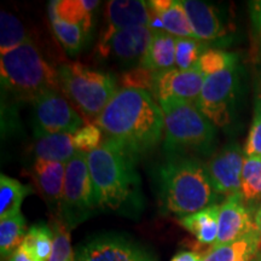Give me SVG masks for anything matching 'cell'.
I'll list each match as a JSON object with an SVG mask.
<instances>
[{"label": "cell", "instance_id": "f1b7e54d", "mask_svg": "<svg viewBox=\"0 0 261 261\" xmlns=\"http://www.w3.org/2000/svg\"><path fill=\"white\" fill-rule=\"evenodd\" d=\"M207 44L195 38H175V67L180 70L197 68L202 55L208 50Z\"/></svg>", "mask_w": 261, "mask_h": 261}, {"label": "cell", "instance_id": "d6986e66", "mask_svg": "<svg viewBox=\"0 0 261 261\" xmlns=\"http://www.w3.org/2000/svg\"><path fill=\"white\" fill-rule=\"evenodd\" d=\"M219 204H212L194 214L180 218L179 224L191 232L201 244H215L219 232Z\"/></svg>", "mask_w": 261, "mask_h": 261}, {"label": "cell", "instance_id": "30bf717a", "mask_svg": "<svg viewBox=\"0 0 261 261\" xmlns=\"http://www.w3.org/2000/svg\"><path fill=\"white\" fill-rule=\"evenodd\" d=\"M244 152L237 143L225 145L205 165L208 177L218 195H233L242 189Z\"/></svg>", "mask_w": 261, "mask_h": 261}, {"label": "cell", "instance_id": "4fadbf2b", "mask_svg": "<svg viewBox=\"0 0 261 261\" xmlns=\"http://www.w3.org/2000/svg\"><path fill=\"white\" fill-rule=\"evenodd\" d=\"M205 75L195 68L180 70L177 68L155 73L151 92L158 100L177 98V99L197 102L203 89Z\"/></svg>", "mask_w": 261, "mask_h": 261}, {"label": "cell", "instance_id": "ab89813d", "mask_svg": "<svg viewBox=\"0 0 261 261\" xmlns=\"http://www.w3.org/2000/svg\"><path fill=\"white\" fill-rule=\"evenodd\" d=\"M254 220H255V225H256L257 231H259L260 234H261V202H260L259 207H257V211H256L255 215H254Z\"/></svg>", "mask_w": 261, "mask_h": 261}, {"label": "cell", "instance_id": "484cf974", "mask_svg": "<svg viewBox=\"0 0 261 261\" xmlns=\"http://www.w3.org/2000/svg\"><path fill=\"white\" fill-rule=\"evenodd\" d=\"M27 224L22 213L0 220V253L3 257H10L21 247L27 234Z\"/></svg>", "mask_w": 261, "mask_h": 261}, {"label": "cell", "instance_id": "74e56055", "mask_svg": "<svg viewBox=\"0 0 261 261\" xmlns=\"http://www.w3.org/2000/svg\"><path fill=\"white\" fill-rule=\"evenodd\" d=\"M202 260H203V255H202L201 253L188 252V250H184V252L175 254V255L172 257L171 261H202Z\"/></svg>", "mask_w": 261, "mask_h": 261}, {"label": "cell", "instance_id": "8fae6325", "mask_svg": "<svg viewBox=\"0 0 261 261\" xmlns=\"http://www.w3.org/2000/svg\"><path fill=\"white\" fill-rule=\"evenodd\" d=\"M152 37L154 31L148 25L122 29L112 37L99 39L97 54L102 58H114L121 62L139 61L140 63Z\"/></svg>", "mask_w": 261, "mask_h": 261}, {"label": "cell", "instance_id": "3957f363", "mask_svg": "<svg viewBox=\"0 0 261 261\" xmlns=\"http://www.w3.org/2000/svg\"><path fill=\"white\" fill-rule=\"evenodd\" d=\"M163 208L180 218L215 204L214 191L205 165L195 158H169L159 171Z\"/></svg>", "mask_w": 261, "mask_h": 261}, {"label": "cell", "instance_id": "e0dca14e", "mask_svg": "<svg viewBox=\"0 0 261 261\" xmlns=\"http://www.w3.org/2000/svg\"><path fill=\"white\" fill-rule=\"evenodd\" d=\"M67 163L35 160L34 179L45 200L61 207Z\"/></svg>", "mask_w": 261, "mask_h": 261}, {"label": "cell", "instance_id": "1f68e13d", "mask_svg": "<svg viewBox=\"0 0 261 261\" xmlns=\"http://www.w3.org/2000/svg\"><path fill=\"white\" fill-rule=\"evenodd\" d=\"M244 156H261V90L256 86L255 100H254V115L249 128L246 146L243 149Z\"/></svg>", "mask_w": 261, "mask_h": 261}, {"label": "cell", "instance_id": "d590c367", "mask_svg": "<svg viewBox=\"0 0 261 261\" xmlns=\"http://www.w3.org/2000/svg\"><path fill=\"white\" fill-rule=\"evenodd\" d=\"M261 173V156L244 158L242 171V184L250 181Z\"/></svg>", "mask_w": 261, "mask_h": 261}, {"label": "cell", "instance_id": "ac0fdd59", "mask_svg": "<svg viewBox=\"0 0 261 261\" xmlns=\"http://www.w3.org/2000/svg\"><path fill=\"white\" fill-rule=\"evenodd\" d=\"M261 250V234L257 228L234 242L212 246L205 252L202 261H241L253 259Z\"/></svg>", "mask_w": 261, "mask_h": 261}, {"label": "cell", "instance_id": "4dcf8cb0", "mask_svg": "<svg viewBox=\"0 0 261 261\" xmlns=\"http://www.w3.org/2000/svg\"><path fill=\"white\" fill-rule=\"evenodd\" d=\"M54 247L47 261H74L73 248L70 243V231L67 224L61 219H55L52 224Z\"/></svg>", "mask_w": 261, "mask_h": 261}, {"label": "cell", "instance_id": "2e32d148", "mask_svg": "<svg viewBox=\"0 0 261 261\" xmlns=\"http://www.w3.org/2000/svg\"><path fill=\"white\" fill-rule=\"evenodd\" d=\"M151 23L148 2L140 0H112L106 8V27L99 39H107L122 29Z\"/></svg>", "mask_w": 261, "mask_h": 261}, {"label": "cell", "instance_id": "ffe728a7", "mask_svg": "<svg viewBox=\"0 0 261 261\" xmlns=\"http://www.w3.org/2000/svg\"><path fill=\"white\" fill-rule=\"evenodd\" d=\"M140 67L158 73L173 69L175 65V38L166 32H154Z\"/></svg>", "mask_w": 261, "mask_h": 261}, {"label": "cell", "instance_id": "9a60e30c", "mask_svg": "<svg viewBox=\"0 0 261 261\" xmlns=\"http://www.w3.org/2000/svg\"><path fill=\"white\" fill-rule=\"evenodd\" d=\"M76 261H154L138 244L117 236H102L79 250Z\"/></svg>", "mask_w": 261, "mask_h": 261}, {"label": "cell", "instance_id": "52a82bcc", "mask_svg": "<svg viewBox=\"0 0 261 261\" xmlns=\"http://www.w3.org/2000/svg\"><path fill=\"white\" fill-rule=\"evenodd\" d=\"M240 84L238 65L205 76L196 106L217 127H227L232 122Z\"/></svg>", "mask_w": 261, "mask_h": 261}, {"label": "cell", "instance_id": "4316f807", "mask_svg": "<svg viewBox=\"0 0 261 261\" xmlns=\"http://www.w3.org/2000/svg\"><path fill=\"white\" fill-rule=\"evenodd\" d=\"M152 16H155L160 21L162 31L173 35L174 38H195L180 0H172V4L167 10H165L161 14Z\"/></svg>", "mask_w": 261, "mask_h": 261}, {"label": "cell", "instance_id": "f546056e", "mask_svg": "<svg viewBox=\"0 0 261 261\" xmlns=\"http://www.w3.org/2000/svg\"><path fill=\"white\" fill-rule=\"evenodd\" d=\"M238 65V56L233 52L219 50V48H208L198 61L197 69H200L205 76L219 73L228 68Z\"/></svg>", "mask_w": 261, "mask_h": 261}, {"label": "cell", "instance_id": "7a4b0ae2", "mask_svg": "<svg viewBox=\"0 0 261 261\" xmlns=\"http://www.w3.org/2000/svg\"><path fill=\"white\" fill-rule=\"evenodd\" d=\"M136 160L109 139L87 154L97 207L119 211L139 204L140 179L136 171Z\"/></svg>", "mask_w": 261, "mask_h": 261}, {"label": "cell", "instance_id": "8d00e7d4", "mask_svg": "<svg viewBox=\"0 0 261 261\" xmlns=\"http://www.w3.org/2000/svg\"><path fill=\"white\" fill-rule=\"evenodd\" d=\"M241 192L247 202L261 198V173L250 181L243 182Z\"/></svg>", "mask_w": 261, "mask_h": 261}, {"label": "cell", "instance_id": "7bdbcfd3", "mask_svg": "<svg viewBox=\"0 0 261 261\" xmlns=\"http://www.w3.org/2000/svg\"><path fill=\"white\" fill-rule=\"evenodd\" d=\"M253 259H250V257H247V259H243V260H241V261H252Z\"/></svg>", "mask_w": 261, "mask_h": 261}, {"label": "cell", "instance_id": "6da1fadb", "mask_svg": "<svg viewBox=\"0 0 261 261\" xmlns=\"http://www.w3.org/2000/svg\"><path fill=\"white\" fill-rule=\"evenodd\" d=\"M96 125L107 139L137 159L162 139L165 115L148 91L122 89L99 114Z\"/></svg>", "mask_w": 261, "mask_h": 261}, {"label": "cell", "instance_id": "b9f144b4", "mask_svg": "<svg viewBox=\"0 0 261 261\" xmlns=\"http://www.w3.org/2000/svg\"><path fill=\"white\" fill-rule=\"evenodd\" d=\"M257 85H259V87H260V90H261V70H260V73H259V81H257Z\"/></svg>", "mask_w": 261, "mask_h": 261}, {"label": "cell", "instance_id": "7402d4cb", "mask_svg": "<svg viewBox=\"0 0 261 261\" xmlns=\"http://www.w3.org/2000/svg\"><path fill=\"white\" fill-rule=\"evenodd\" d=\"M99 4V2L92 0H55L48 5V15L68 23L80 24L91 29L93 11Z\"/></svg>", "mask_w": 261, "mask_h": 261}, {"label": "cell", "instance_id": "d6a6232c", "mask_svg": "<svg viewBox=\"0 0 261 261\" xmlns=\"http://www.w3.org/2000/svg\"><path fill=\"white\" fill-rule=\"evenodd\" d=\"M73 140L76 151L90 154L102 145V129L97 125L87 123L74 133Z\"/></svg>", "mask_w": 261, "mask_h": 261}, {"label": "cell", "instance_id": "5b68a950", "mask_svg": "<svg viewBox=\"0 0 261 261\" xmlns=\"http://www.w3.org/2000/svg\"><path fill=\"white\" fill-rule=\"evenodd\" d=\"M0 77L6 90L25 100L61 91L58 70L47 63L32 40L0 56Z\"/></svg>", "mask_w": 261, "mask_h": 261}, {"label": "cell", "instance_id": "f35d334b", "mask_svg": "<svg viewBox=\"0 0 261 261\" xmlns=\"http://www.w3.org/2000/svg\"><path fill=\"white\" fill-rule=\"evenodd\" d=\"M9 261H35L22 247L16 249L9 257Z\"/></svg>", "mask_w": 261, "mask_h": 261}, {"label": "cell", "instance_id": "8992f818", "mask_svg": "<svg viewBox=\"0 0 261 261\" xmlns=\"http://www.w3.org/2000/svg\"><path fill=\"white\" fill-rule=\"evenodd\" d=\"M61 91L86 117H97L116 94L112 75L80 63L63 64L58 69Z\"/></svg>", "mask_w": 261, "mask_h": 261}, {"label": "cell", "instance_id": "e575fe53", "mask_svg": "<svg viewBox=\"0 0 261 261\" xmlns=\"http://www.w3.org/2000/svg\"><path fill=\"white\" fill-rule=\"evenodd\" d=\"M249 16L252 21L254 44H255L257 55L261 57V0H254L248 3Z\"/></svg>", "mask_w": 261, "mask_h": 261}, {"label": "cell", "instance_id": "836d02e7", "mask_svg": "<svg viewBox=\"0 0 261 261\" xmlns=\"http://www.w3.org/2000/svg\"><path fill=\"white\" fill-rule=\"evenodd\" d=\"M154 71L143 67H137L135 69L127 71L122 75L121 81L123 89H137V90H152L154 85Z\"/></svg>", "mask_w": 261, "mask_h": 261}, {"label": "cell", "instance_id": "60d3db41", "mask_svg": "<svg viewBox=\"0 0 261 261\" xmlns=\"http://www.w3.org/2000/svg\"><path fill=\"white\" fill-rule=\"evenodd\" d=\"M252 261H261V250H260V252L259 253H257L256 254V255L255 256H254L253 257V260Z\"/></svg>", "mask_w": 261, "mask_h": 261}, {"label": "cell", "instance_id": "603a6c76", "mask_svg": "<svg viewBox=\"0 0 261 261\" xmlns=\"http://www.w3.org/2000/svg\"><path fill=\"white\" fill-rule=\"evenodd\" d=\"M32 191L29 185L21 184L5 174L0 175V220L21 213L22 202Z\"/></svg>", "mask_w": 261, "mask_h": 261}, {"label": "cell", "instance_id": "cb8c5ba5", "mask_svg": "<svg viewBox=\"0 0 261 261\" xmlns=\"http://www.w3.org/2000/svg\"><path fill=\"white\" fill-rule=\"evenodd\" d=\"M50 21L52 31L64 50L71 56L79 54L86 44L90 29L80 24L68 23L56 17H50Z\"/></svg>", "mask_w": 261, "mask_h": 261}, {"label": "cell", "instance_id": "5bb4252c", "mask_svg": "<svg viewBox=\"0 0 261 261\" xmlns=\"http://www.w3.org/2000/svg\"><path fill=\"white\" fill-rule=\"evenodd\" d=\"M242 192L227 196L220 204L219 232L214 246H223L246 236L255 230V220L247 207Z\"/></svg>", "mask_w": 261, "mask_h": 261}, {"label": "cell", "instance_id": "44dd1931", "mask_svg": "<svg viewBox=\"0 0 261 261\" xmlns=\"http://www.w3.org/2000/svg\"><path fill=\"white\" fill-rule=\"evenodd\" d=\"M76 152L73 135L67 133L39 136L34 143V155L37 160L67 163Z\"/></svg>", "mask_w": 261, "mask_h": 261}, {"label": "cell", "instance_id": "ba28073f", "mask_svg": "<svg viewBox=\"0 0 261 261\" xmlns=\"http://www.w3.org/2000/svg\"><path fill=\"white\" fill-rule=\"evenodd\" d=\"M94 207H97V203L87 165V154L77 151L65 165L61 212L65 220L73 224L92 213Z\"/></svg>", "mask_w": 261, "mask_h": 261}, {"label": "cell", "instance_id": "83f0119b", "mask_svg": "<svg viewBox=\"0 0 261 261\" xmlns=\"http://www.w3.org/2000/svg\"><path fill=\"white\" fill-rule=\"evenodd\" d=\"M31 40L23 24L17 17L9 12L2 11L0 15V54L5 55L25 41Z\"/></svg>", "mask_w": 261, "mask_h": 261}, {"label": "cell", "instance_id": "277c9868", "mask_svg": "<svg viewBox=\"0 0 261 261\" xmlns=\"http://www.w3.org/2000/svg\"><path fill=\"white\" fill-rule=\"evenodd\" d=\"M165 115L163 150L169 158L208 156L217 144V126L195 103L168 98L159 100Z\"/></svg>", "mask_w": 261, "mask_h": 261}, {"label": "cell", "instance_id": "d4e9b609", "mask_svg": "<svg viewBox=\"0 0 261 261\" xmlns=\"http://www.w3.org/2000/svg\"><path fill=\"white\" fill-rule=\"evenodd\" d=\"M21 247L35 261H47L54 247V232L45 224H35L29 228Z\"/></svg>", "mask_w": 261, "mask_h": 261}, {"label": "cell", "instance_id": "9c48e42d", "mask_svg": "<svg viewBox=\"0 0 261 261\" xmlns=\"http://www.w3.org/2000/svg\"><path fill=\"white\" fill-rule=\"evenodd\" d=\"M35 136L67 133L74 135L84 125V119L60 91H48L34 100Z\"/></svg>", "mask_w": 261, "mask_h": 261}, {"label": "cell", "instance_id": "7c38bea8", "mask_svg": "<svg viewBox=\"0 0 261 261\" xmlns=\"http://www.w3.org/2000/svg\"><path fill=\"white\" fill-rule=\"evenodd\" d=\"M181 3L197 40L207 45L228 42L230 29L218 6L200 0H182Z\"/></svg>", "mask_w": 261, "mask_h": 261}]
</instances>
